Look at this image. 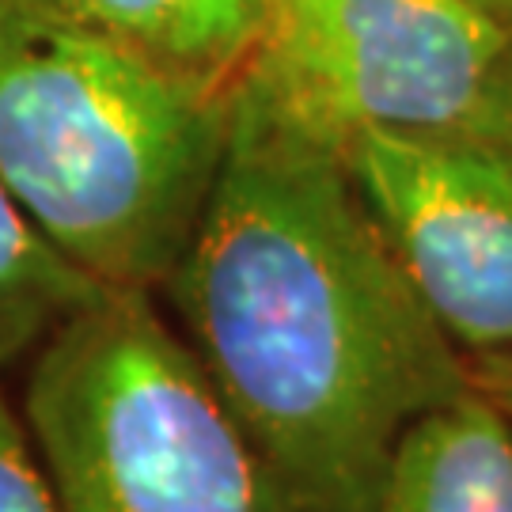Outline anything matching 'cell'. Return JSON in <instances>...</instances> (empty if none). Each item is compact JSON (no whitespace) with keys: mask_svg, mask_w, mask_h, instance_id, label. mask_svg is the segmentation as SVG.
<instances>
[{"mask_svg":"<svg viewBox=\"0 0 512 512\" xmlns=\"http://www.w3.org/2000/svg\"><path fill=\"white\" fill-rule=\"evenodd\" d=\"M167 315L247 440L270 512H376L410 425L475 384L342 152L232 88Z\"/></svg>","mask_w":512,"mask_h":512,"instance_id":"1","label":"cell"},{"mask_svg":"<svg viewBox=\"0 0 512 512\" xmlns=\"http://www.w3.org/2000/svg\"><path fill=\"white\" fill-rule=\"evenodd\" d=\"M0 512H61L23 410L0 395Z\"/></svg>","mask_w":512,"mask_h":512,"instance_id":"9","label":"cell"},{"mask_svg":"<svg viewBox=\"0 0 512 512\" xmlns=\"http://www.w3.org/2000/svg\"><path fill=\"white\" fill-rule=\"evenodd\" d=\"M509 42L482 0H262L236 88L334 152L361 133L486 137Z\"/></svg>","mask_w":512,"mask_h":512,"instance_id":"4","label":"cell"},{"mask_svg":"<svg viewBox=\"0 0 512 512\" xmlns=\"http://www.w3.org/2000/svg\"><path fill=\"white\" fill-rule=\"evenodd\" d=\"M217 88H236L262 0H38Z\"/></svg>","mask_w":512,"mask_h":512,"instance_id":"7","label":"cell"},{"mask_svg":"<svg viewBox=\"0 0 512 512\" xmlns=\"http://www.w3.org/2000/svg\"><path fill=\"white\" fill-rule=\"evenodd\" d=\"M232 88L38 0H0V179L107 289L160 293L217 183Z\"/></svg>","mask_w":512,"mask_h":512,"instance_id":"2","label":"cell"},{"mask_svg":"<svg viewBox=\"0 0 512 512\" xmlns=\"http://www.w3.org/2000/svg\"><path fill=\"white\" fill-rule=\"evenodd\" d=\"M486 137H494V141L512 148V42H509V54H505V65H501V76H497V92H494V107H490V122H486Z\"/></svg>","mask_w":512,"mask_h":512,"instance_id":"11","label":"cell"},{"mask_svg":"<svg viewBox=\"0 0 512 512\" xmlns=\"http://www.w3.org/2000/svg\"><path fill=\"white\" fill-rule=\"evenodd\" d=\"M471 376H475V384L501 406V414H505L512 425V353L509 357H490V361H482Z\"/></svg>","mask_w":512,"mask_h":512,"instance_id":"10","label":"cell"},{"mask_svg":"<svg viewBox=\"0 0 512 512\" xmlns=\"http://www.w3.org/2000/svg\"><path fill=\"white\" fill-rule=\"evenodd\" d=\"M23 418L61 512H270L239 425L148 289H103L38 349Z\"/></svg>","mask_w":512,"mask_h":512,"instance_id":"3","label":"cell"},{"mask_svg":"<svg viewBox=\"0 0 512 512\" xmlns=\"http://www.w3.org/2000/svg\"><path fill=\"white\" fill-rule=\"evenodd\" d=\"M482 4H486L505 27H512V0H482Z\"/></svg>","mask_w":512,"mask_h":512,"instance_id":"12","label":"cell"},{"mask_svg":"<svg viewBox=\"0 0 512 512\" xmlns=\"http://www.w3.org/2000/svg\"><path fill=\"white\" fill-rule=\"evenodd\" d=\"M103 289L38 232L0 179V368L31 361Z\"/></svg>","mask_w":512,"mask_h":512,"instance_id":"8","label":"cell"},{"mask_svg":"<svg viewBox=\"0 0 512 512\" xmlns=\"http://www.w3.org/2000/svg\"><path fill=\"white\" fill-rule=\"evenodd\" d=\"M342 160L452 346L509 357L512 148L475 133H361Z\"/></svg>","mask_w":512,"mask_h":512,"instance_id":"5","label":"cell"},{"mask_svg":"<svg viewBox=\"0 0 512 512\" xmlns=\"http://www.w3.org/2000/svg\"><path fill=\"white\" fill-rule=\"evenodd\" d=\"M376 512H512V425L471 384L410 425Z\"/></svg>","mask_w":512,"mask_h":512,"instance_id":"6","label":"cell"}]
</instances>
